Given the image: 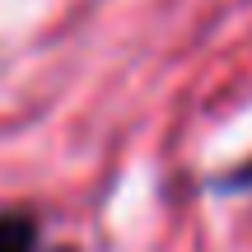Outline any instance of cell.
Instances as JSON below:
<instances>
[{
  "instance_id": "1",
  "label": "cell",
  "mask_w": 252,
  "mask_h": 252,
  "mask_svg": "<svg viewBox=\"0 0 252 252\" xmlns=\"http://www.w3.org/2000/svg\"><path fill=\"white\" fill-rule=\"evenodd\" d=\"M0 252H37V220L28 210H0Z\"/></svg>"
}]
</instances>
